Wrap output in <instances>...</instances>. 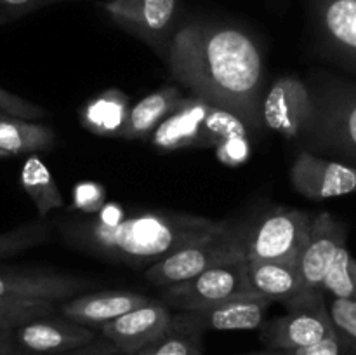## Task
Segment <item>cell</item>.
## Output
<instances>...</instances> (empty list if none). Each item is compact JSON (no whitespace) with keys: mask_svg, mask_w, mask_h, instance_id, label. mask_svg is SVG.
<instances>
[{"mask_svg":"<svg viewBox=\"0 0 356 355\" xmlns=\"http://www.w3.org/2000/svg\"><path fill=\"white\" fill-rule=\"evenodd\" d=\"M172 324V313L163 301L152 299L99 327L104 340L122 355H138L162 338Z\"/></svg>","mask_w":356,"mask_h":355,"instance_id":"15","label":"cell"},{"mask_svg":"<svg viewBox=\"0 0 356 355\" xmlns=\"http://www.w3.org/2000/svg\"><path fill=\"white\" fill-rule=\"evenodd\" d=\"M92 282L73 274L49 270H16L0 268V298L23 296L63 301L80 294Z\"/></svg>","mask_w":356,"mask_h":355,"instance_id":"17","label":"cell"},{"mask_svg":"<svg viewBox=\"0 0 356 355\" xmlns=\"http://www.w3.org/2000/svg\"><path fill=\"white\" fill-rule=\"evenodd\" d=\"M259 338L268 350L308 347L336 333L323 291L306 292L287 305V313L263 322Z\"/></svg>","mask_w":356,"mask_h":355,"instance_id":"8","label":"cell"},{"mask_svg":"<svg viewBox=\"0 0 356 355\" xmlns=\"http://www.w3.org/2000/svg\"><path fill=\"white\" fill-rule=\"evenodd\" d=\"M270 303L257 296H245L198 310L172 313L170 327L184 333L202 334L209 331H252L259 329Z\"/></svg>","mask_w":356,"mask_h":355,"instance_id":"12","label":"cell"},{"mask_svg":"<svg viewBox=\"0 0 356 355\" xmlns=\"http://www.w3.org/2000/svg\"><path fill=\"white\" fill-rule=\"evenodd\" d=\"M51 232L52 223L45 218H38L0 233V260L16 256V254L49 242L52 235Z\"/></svg>","mask_w":356,"mask_h":355,"instance_id":"25","label":"cell"},{"mask_svg":"<svg viewBox=\"0 0 356 355\" xmlns=\"http://www.w3.org/2000/svg\"><path fill=\"white\" fill-rule=\"evenodd\" d=\"M61 2H72V0H0V26L28 16L42 7Z\"/></svg>","mask_w":356,"mask_h":355,"instance_id":"31","label":"cell"},{"mask_svg":"<svg viewBox=\"0 0 356 355\" xmlns=\"http://www.w3.org/2000/svg\"><path fill=\"white\" fill-rule=\"evenodd\" d=\"M247 275L254 294L268 303L278 301L287 306L308 292L302 285L298 267L292 265L247 260Z\"/></svg>","mask_w":356,"mask_h":355,"instance_id":"19","label":"cell"},{"mask_svg":"<svg viewBox=\"0 0 356 355\" xmlns=\"http://www.w3.org/2000/svg\"><path fill=\"white\" fill-rule=\"evenodd\" d=\"M245 296H256L247 275L245 253L228 258L190 281L162 289V301L177 312L205 308Z\"/></svg>","mask_w":356,"mask_h":355,"instance_id":"5","label":"cell"},{"mask_svg":"<svg viewBox=\"0 0 356 355\" xmlns=\"http://www.w3.org/2000/svg\"><path fill=\"white\" fill-rule=\"evenodd\" d=\"M348 226L330 212L312 216L309 237L299 260L298 270L308 292L322 291V281L336 258L337 251L346 246Z\"/></svg>","mask_w":356,"mask_h":355,"instance_id":"16","label":"cell"},{"mask_svg":"<svg viewBox=\"0 0 356 355\" xmlns=\"http://www.w3.org/2000/svg\"><path fill=\"white\" fill-rule=\"evenodd\" d=\"M315 111L312 89L296 75L275 80L261 103L263 125L287 139H299L305 134Z\"/></svg>","mask_w":356,"mask_h":355,"instance_id":"11","label":"cell"},{"mask_svg":"<svg viewBox=\"0 0 356 355\" xmlns=\"http://www.w3.org/2000/svg\"><path fill=\"white\" fill-rule=\"evenodd\" d=\"M226 225L205 216L169 211L141 212L117 223L97 218H61L56 223L61 240L72 249L145 270Z\"/></svg>","mask_w":356,"mask_h":355,"instance_id":"2","label":"cell"},{"mask_svg":"<svg viewBox=\"0 0 356 355\" xmlns=\"http://www.w3.org/2000/svg\"><path fill=\"white\" fill-rule=\"evenodd\" d=\"M312 216L299 209L277 207L245 237L247 260L277 261L298 267L312 226Z\"/></svg>","mask_w":356,"mask_h":355,"instance_id":"7","label":"cell"},{"mask_svg":"<svg viewBox=\"0 0 356 355\" xmlns=\"http://www.w3.org/2000/svg\"><path fill=\"white\" fill-rule=\"evenodd\" d=\"M101 198H103V190L97 184L87 183L79 184L75 191V205L86 211H97L101 207Z\"/></svg>","mask_w":356,"mask_h":355,"instance_id":"32","label":"cell"},{"mask_svg":"<svg viewBox=\"0 0 356 355\" xmlns=\"http://www.w3.org/2000/svg\"><path fill=\"white\" fill-rule=\"evenodd\" d=\"M184 96L177 87L165 86L143 97L139 103L131 106L127 125L122 138L125 139H148L155 129L177 110Z\"/></svg>","mask_w":356,"mask_h":355,"instance_id":"21","label":"cell"},{"mask_svg":"<svg viewBox=\"0 0 356 355\" xmlns=\"http://www.w3.org/2000/svg\"><path fill=\"white\" fill-rule=\"evenodd\" d=\"M138 355H204L200 348V336L170 327L162 338L139 352Z\"/></svg>","mask_w":356,"mask_h":355,"instance_id":"27","label":"cell"},{"mask_svg":"<svg viewBox=\"0 0 356 355\" xmlns=\"http://www.w3.org/2000/svg\"><path fill=\"white\" fill-rule=\"evenodd\" d=\"M21 187L33 200L40 218H45L52 209L65 207V198L58 183L38 155H30L21 169Z\"/></svg>","mask_w":356,"mask_h":355,"instance_id":"23","label":"cell"},{"mask_svg":"<svg viewBox=\"0 0 356 355\" xmlns=\"http://www.w3.org/2000/svg\"><path fill=\"white\" fill-rule=\"evenodd\" d=\"M66 355H117V354H115L113 347L111 348L104 347V345H101V343L94 345V341H92V343L86 345V347L79 348V350L70 352V354H66Z\"/></svg>","mask_w":356,"mask_h":355,"instance_id":"33","label":"cell"},{"mask_svg":"<svg viewBox=\"0 0 356 355\" xmlns=\"http://www.w3.org/2000/svg\"><path fill=\"white\" fill-rule=\"evenodd\" d=\"M0 117H17L24 120H38L45 117V110L17 94L0 89Z\"/></svg>","mask_w":356,"mask_h":355,"instance_id":"30","label":"cell"},{"mask_svg":"<svg viewBox=\"0 0 356 355\" xmlns=\"http://www.w3.org/2000/svg\"><path fill=\"white\" fill-rule=\"evenodd\" d=\"M149 301L152 298L139 292L108 289V291L89 292V294H79L76 298L73 296L70 299H63L58 305V313L72 322L92 329Z\"/></svg>","mask_w":356,"mask_h":355,"instance_id":"18","label":"cell"},{"mask_svg":"<svg viewBox=\"0 0 356 355\" xmlns=\"http://www.w3.org/2000/svg\"><path fill=\"white\" fill-rule=\"evenodd\" d=\"M152 143L160 152L214 148L226 166H240L250 157L249 127L232 111L197 96H184L177 110L155 129Z\"/></svg>","mask_w":356,"mask_h":355,"instance_id":"3","label":"cell"},{"mask_svg":"<svg viewBox=\"0 0 356 355\" xmlns=\"http://www.w3.org/2000/svg\"><path fill=\"white\" fill-rule=\"evenodd\" d=\"M282 355H356V343L344 340L337 333L308 345V347L280 350Z\"/></svg>","mask_w":356,"mask_h":355,"instance_id":"29","label":"cell"},{"mask_svg":"<svg viewBox=\"0 0 356 355\" xmlns=\"http://www.w3.org/2000/svg\"><path fill=\"white\" fill-rule=\"evenodd\" d=\"M0 355H19L14 347L13 331H0Z\"/></svg>","mask_w":356,"mask_h":355,"instance_id":"34","label":"cell"},{"mask_svg":"<svg viewBox=\"0 0 356 355\" xmlns=\"http://www.w3.org/2000/svg\"><path fill=\"white\" fill-rule=\"evenodd\" d=\"M327 308L336 333L344 340L356 343V299L330 298Z\"/></svg>","mask_w":356,"mask_h":355,"instance_id":"28","label":"cell"},{"mask_svg":"<svg viewBox=\"0 0 356 355\" xmlns=\"http://www.w3.org/2000/svg\"><path fill=\"white\" fill-rule=\"evenodd\" d=\"M54 129L37 120L0 117V150L9 155L45 152L56 145Z\"/></svg>","mask_w":356,"mask_h":355,"instance_id":"22","label":"cell"},{"mask_svg":"<svg viewBox=\"0 0 356 355\" xmlns=\"http://www.w3.org/2000/svg\"><path fill=\"white\" fill-rule=\"evenodd\" d=\"M313 118L306 127L308 152L329 155L356 167V84L343 79H322L312 89Z\"/></svg>","mask_w":356,"mask_h":355,"instance_id":"4","label":"cell"},{"mask_svg":"<svg viewBox=\"0 0 356 355\" xmlns=\"http://www.w3.org/2000/svg\"><path fill=\"white\" fill-rule=\"evenodd\" d=\"M6 157H9V153L3 152V150H0V159H6Z\"/></svg>","mask_w":356,"mask_h":355,"instance_id":"36","label":"cell"},{"mask_svg":"<svg viewBox=\"0 0 356 355\" xmlns=\"http://www.w3.org/2000/svg\"><path fill=\"white\" fill-rule=\"evenodd\" d=\"M240 253H245V237L238 230L226 225L219 232L186 244L163 260L156 261L146 268L145 275L155 287L165 289L190 281L195 275Z\"/></svg>","mask_w":356,"mask_h":355,"instance_id":"6","label":"cell"},{"mask_svg":"<svg viewBox=\"0 0 356 355\" xmlns=\"http://www.w3.org/2000/svg\"><path fill=\"white\" fill-rule=\"evenodd\" d=\"M97 6L117 26L167 58L177 30L179 0H101Z\"/></svg>","mask_w":356,"mask_h":355,"instance_id":"10","label":"cell"},{"mask_svg":"<svg viewBox=\"0 0 356 355\" xmlns=\"http://www.w3.org/2000/svg\"><path fill=\"white\" fill-rule=\"evenodd\" d=\"M59 301L45 298H0V331H13L30 320L58 313Z\"/></svg>","mask_w":356,"mask_h":355,"instance_id":"24","label":"cell"},{"mask_svg":"<svg viewBox=\"0 0 356 355\" xmlns=\"http://www.w3.org/2000/svg\"><path fill=\"white\" fill-rule=\"evenodd\" d=\"M13 340L19 355H66L92 343L96 333L56 313L13 329Z\"/></svg>","mask_w":356,"mask_h":355,"instance_id":"14","label":"cell"},{"mask_svg":"<svg viewBox=\"0 0 356 355\" xmlns=\"http://www.w3.org/2000/svg\"><path fill=\"white\" fill-rule=\"evenodd\" d=\"M129 97L118 89H106L80 110V124L101 138H122L127 125Z\"/></svg>","mask_w":356,"mask_h":355,"instance_id":"20","label":"cell"},{"mask_svg":"<svg viewBox=\"0 0 356 355\" xmlns=\"http://www.w3.org/2000/svg\"><path fill=\"white\" fill-rule=\"evenodd\" d=\"M165 61L191 96L232 111L249 129L263 127V59L242 28L190 21L176 30Z\"/></svg>","mask_w":356,"mask_h":355,"instance_id":"1","label":"cell"},{"mask_svg":"<svg viewBox=\"0 0 356 355\" xmlns=\"http://www.w3.org/2000/svg\"><path fill=\"white\" fill-rule=\"evenodd\" d=\"M292 187L309 200L356 194V167L301 150L291 166Z\"/></svg>","mask_w":356,"mask_h":355,"instance_id":"13","label":"cell"},{"mask_svg":"<svg viewBox=\"0 0 356 355\" xmlns=\"http://www.w3.org/2000/svg\"><path fill=\"white\" fill-rule=\"evenodd\" d=\"M305 3L320 54L356 77V0H305Z\"/></svg>","mask_w":356,"mask_h":355,"instance_id":"9","label":"cell"},{"mask_svg":"<svg viewBox=\"0 0 356 355\" xmlns=\"http://www.w3.org/2000/svg\"><path fill=\"white\" fill-rule=\"evenodd\" d=\"M323 294H330L339 299H356V260L346 249L337 251L322 281Z\"/></svg>","mask_w":356,"mask_h":355,"instance_id":"26","label":"cell"},{"mask_svg":"<svg viewBox=\"0 0 356 355\" xmlns=\"http://www.w3.org/2000/svg\"><path fill=\"white\" fill-rule=\"evenodd\" d=\"M245 355H282V354L280 352L270 350V352H261V354H245Z\"/></svg>","mask_w":356,"mask_h":355,"instance_id":"35","label":"cell"}]
</instances>
